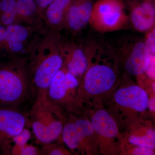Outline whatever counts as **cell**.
I'll return each instance as SVG.
<instances>
[{
	"instance_id": "1",
	"label": "cell",
	"mask_w": 155,
	"mask_h": 155,
	"mask_svg": "<svg viewBox=\"0 0 155 155\" xmlns=\"http://www.w3.org/2000/svg\"><path fill=\"white\" fill-rule=\"evenodd\" d=\"M60 34L45 28L31 45L26 58L35 101L47 97L53 78L64 64L59 46Z\"/></svg>"
},
{
	"instance_id": "2",
	"label": "cell",
	"mask_w": 155,
	"mask_h": 155,
	"mask_svg": "<svg viewBox=\"0 0 155 155\" xmlns=\"http://www.w3.org/2000/svg\"><path fill=\"white\" fill-rule=\"evenodd\" d=\"M31 95L26 57L0 63V106L18 108Z\"/></svg>"
},
{
	"instance_id": "3",
	"label": "cell",
	"mask_w": 155,
	"mask_h": 155,
	"mask_svg": "<svg viewBox=\"0 0 155 155\" xmlns=\"http://www.w3.org/2000/svg\"><path fill=\"white\" fill-rule=\"evenodd\" d=\"M59 107L47 97L35 100L27 115L28 125L38 141L43 144L53 142L63 130Z\"/></svg>"
},
{
	"instance_id": "4",
	"label": "cell",
	"mask_w": 155,
	"mask_h": 155,
	"mask_svg": "<svg viewBox=\"0 0 155 155\" xmlns=\"http://www.w3.org/2000/svg\"><path fill=\"white\" fill-rule=\"evenodd\" d=\"M124 0H97L94 2L89 24L101 33L126 29L129 15Z\"/></svg>"
},
{
	"instance_id": "5",
	"label": "cell",
	"mask_w": 155,
	"mask_h": 155,
	"mask_svg": "<svg viewBox=\"0 0 155 155\" xmlns=\"http://www.w3.org/2000/svg\"><path fill=\"white\" fill-rule=\"evenodd\" d=\"M111 45L116 55L124 58L125 69L128 73L140 75L146 72L151 55L145 44L144 38L134 35H123Z\"/></svg>"
},
{
	"instance_id": "6",
	"label": "cell",
	"mask_w": 155,
	"mask_h": 155,
	"mask_svg": "<svg viewBox=\"0 0 155 155\" xmlns=\"http://www.w3.org/2000/svg\"><path fill=\"white\" fill-rule=\"evenodd\" d=\"M27 125V115L18 108L0 106V154L8 155L12 138Z\"/></svg>"
},
{
	"instance_id": "7",
	"label": "cell",
	"mask_w": 155,
	"mask_h": 155,
	"mask_svg": "<svg viewBox=\"0 0 155 155\" xmlns=\"http://www.w3.org/2000/svg\"><path fill=\"white\" fill-rule=\"evenodd\" d=\"M59 46L64 64L75 77L84 75L88 66L85 44L64 37L60 34Z\"/></svg>"
},
{
	"instance_id": "8",
	"label": "cell",
	"mask_w": 155,
	"mask_h": 155,
	"mask_svg": "<svg viewBox=\"0 0 155 155\" xmlns=\"http://www.w3.org/2000/svg\"><path fill=\"white\" fill-rule=\"evenodd\" d=\"M133 28L145 32L155 25V0H124Z\"/></svg>"
},
{
	"instance_id": "9",
	"label": "cell",
	"mask_w": 155,
	"mask_h": 155,
	"mask_svg": "<svg viewBox=\"0 0 155 155\" xmlns=\"http://www.w3.org/2000/svg\"><path fill=\"white\" fill-rule=\"evenodd\" d=\"M43 25L35 0H17L14 8L0 16V25Z\"/></svg>"
},
{
	"instance_id": "10",
	"label": "cell",
	"mask_w": 155,
	"mask_h": 155,
	"mask_svg": "<svg viewBox=\"0 0 155 155\" xmlns=\"http://www.w3.org/2000/svg\"><path fill=\"white\" fill-rule=\"evenodd\" d=\"M95 0H71L67 11L65 29L73 36L89 23Z\"/></svg>"
},
{
	"instance_id": "11",
	"label": "cell",
	"mask_w": 155,
	"mask_h": 155,
	"mask_svg": "<svg viewBox=\"0 0 155 155\" xmlns=\"http://www.w3.org/2000/svg\"><path fill=\"white\" fill-rule=\"evenodd\" d=\"M78 84V78L69 72L63 64L53 78L48 90L47 98L58 105V104L64 102L70 91Z\"/></svg>"
},
{
	"instance_id": "12",
	"label": "cell",
	"mask_w": 155,
	"mask_h": 155,
	"mask_svg": "<svg viewBox=\"0 0 155 155\" xmlns=\"http://www.w3.org/2000/svg\"><path fill=\"white\" fill-rule=\"evenodd\" d=\"M71 0H54L42 14L41 19L46 29L61 33L65 29L67 11Z\"/></svg>"
},
{
	"instance_id": "13",
	"label": "cell",
	"mask_w": 155,
	"mask_h": 155,
	"mask_svg": "<svg viewBox=\"0 0 155 155\" xmlns=\"http://www.w3.org/2000/svg\"><path fill=\"white\" fill-rule=\"evenodd\" d=\"M114 98L119 105L138 112H143L148 108L147 94L137 85L119 89L115 94Z\"/></svg>"
},
{
	"instance_id": "14",
	"label": "cell",
	"mask_w": 155,
	"mask_h": 155,
	"mask_svg": "<svg viewBox=\"0 0 155 155\" xmlns=\"http://www.w3.org/2000/svg\"><path fill=\"white\" fill-rule=\"evenodd\" d=\"M91 122L85 119H79L64 125L62 130V139L69 149L78 148L84 139L94 133Z\"/></svg>"
},
{
	"instance_id": "15",
	"label": "cell",
	"mask_w": 155,
	"mask_h": 155,
	"mask_svg": "<svg viewBox=\"0 0 155 155\" xmlns=\"http://www.w3.org/2000/svg\"><path fill=\"white\" fill-rule=\"evenodd\" d=\"M31 44L14 40L7 33L5 27L0 25V58H7L8 60L26 57Z\"/></svg>"
},
{
	"instance_id": "16",
	"label": "cell",
	"mask_w": 155,
	"mask_h": 155,
	"mask_svg": "<svg viewBox=\"0 0 155 155\" xmlns=\"http://www.w3.org/2000/svg\"><path fill=\"white\" fill-rule=\"evenodd\" d=\"M91 124L94 130L104 137H115L118 134L116 122L105 110L97 111L92 118Z\"/></svg>"
},
{
	"instance_id": "17",
	"label": "cell",
	"mask_w": 155,
	"mask_h": 155,
	"mask_svg": "<svg viewBox=\"0 0 155 155\" xmlns=\"http://www.w3.org/2000/svg\"><path fill=\"white\" fill-rule=\"evenodd\" d=\"M5 27L6 31L14 40L25 44L31 43L44 29L43 25L12 24Z\"/></svg>"
},
{
	"instance_id": "18",
	"label": "cell",
	"mask_w": 155,
	"mask_h": 155,
	"mask_svg": "<svg viewBox=\"0 0 155 155\" xmlns=\"http://www.w3.org/2000/svg\"><path fill=\"white\" fill-rule=\"evenodd\" d=\"M131 144L148 148L154 150L155 147V132L153 129H149L143 136L132 135L129 138Z\"/></svg>"
},
{
	"instance_id": "19",
	"label": "cell",
	"mask_w": 155,
	"mask_h": 155,
	"mask_svg": "<svg viewBox=\"0 0 155 155\" xmlns=\"http://www.w3.org/2000/svg\"><path fill=\"white\" fill-rule=\"evenodd\" d=\"M9 155H37L41 154L39 149L32 145L26 144L20 147L15 144L10 148Z\"/></svg>"
},
{
	"instance_id": "20",
	"label": "cell",
	"mask_w": 155,
	"mask_h": 155,
	"mask_svg": "<svg viewBox=\"0 0 155 155\" xmlns=\"http://www.w3.org/2000/svg\"><path fill=\"white\" fill-rule=\"evenodd\" d=\"M40 151L41 155H63L67 153L65 150L59 147L52 142L44 144L40 149Z\"/></svg>"
},
{
	"instance_id": "21",
	"label": "cell",
	"mask_w": 155,
	"mask_h": 155,
	"mask_svg": "<svg viewBox=\"0 0 155 155\" xmlns=\"http://www.w3.org/2000/svg\"><path fill=\"white\" fill-rule=\"evenodd\" d=\"M145 44L151 55L155 54V26L145 32Z\"/></svg>"
},
{
	"instance_id": "22",
	"label": "cell",
	"mask_w": 155,
	"mask_h": 155,
	"mask_svg": "<svg viewBox=\"0 0 155 155\" xmlns=\"http://www.w3.org/2000/svg\"><path fill=\"white\" fill-rule=\"evenodd\" d=\"M31 137V133L30 130L25 127L17 135H15L12 139V142L15 144L22 147L27 144L28 140Z\"/></svg>"
},
{
	"instance_id": "23",
	"label": "cell",
	"mask_w": 155,
	"mask_h": 155,
	"mask_svg": "<svg viewBox=\"0 0 155 155\" xmlns=\"http://www.w3.org/2000/svg\"><path fill=\"white\" fill-rule=\"evenodd\" d=\"M17 0H0V16L14 8Z\"/></svg>"
},
{
	"instance_id": "24",
	"label": "cell",
	"mask_w": 155,
	"mask_h": 155,
	"mask_svg": "<svg viewBox=\"0 0 155 155\" xmlns=\"http://www.w3.org/2000/svg\"><path fill=\"white\" fill-rule=\"evenodd\" d=\"M153 150L148 148L138 146L134 150L132 154L134 155H153L154 154Z\"/></svg>"
},
{
	"instance_id": "25",
	"label": "cell",
	"mask_w": 155,
	"mask_h": 155,
	"mask_svg": "<svg viewBox=\"0 0 155 155\" xmlns=\"http://www.w3.org/2000/svg\"><path fill=\"white\" fill-rule=\"evenodd\" d=\"M155 55H151L149 66L145 72L149 77L152 79H155Z\"/></svg>"
},
{
	"instance_id": "26",
	"label": "cell",
	"mask_w": 155,
	"mask_h": 155,
	"mask_svg": "<svg viewBox=\"0 0 155 155\" xmlns=\"http://www.w3.org/2000/svg\"><path fill=\"white\" fill-rule=\"evenodd\" d=\"M54 0H35L41 16L45 9Z\"/></svg>"
},
{
	"instance_id": "27",
	"label": "cell",
	"mask_w": 155,
	"mask_h": 155,
	"mask_svg": "<svg viewBox=\"0 0 155 155\" xmlns=\"http://www.w3.org/2000/svg\"><path fill=\"white\" fill-rule=\"evenodd\" d=\"M155 98H152L150 101H148V107L149 108L150 110L152 112H155Z\"/></svg>"
},
{
	"instance_id": "28",
	"label": "cell",
	"mask_w": 155,
	"mask_h": 155,
	"mask_svg": "<svg viewBox=\"0 0 155 155\" xmlns=\"http://www.w3.org/2000/svg\"><path fill=\"white\" fill-rule=\"evenodd\" d=\"M153 88L154 92H155V83H153Z\"/></svg>"
}]
</instances>
